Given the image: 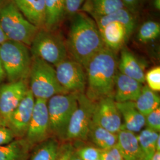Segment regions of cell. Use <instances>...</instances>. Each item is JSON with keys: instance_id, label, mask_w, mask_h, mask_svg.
<instances>
[{"instance_id": "cell-28", "label": "cell", "mask_w": 160, "mask_h": 160, "mask_svg": "<svg viewBox=\"0 0 160 160\" xmlns=\"http://www.w3.org/2000/svg\"><path fill=\"white\" fill-rule=\"evenodd\" d=\"M75 152L82 160L100 159L102 149L94 145H80L74 146Z\"/></svg>"}, {"instance_id": "cell-31", "label": "cell", "mask_w": 160, "mask_h": 160, "mask_svg": "<svg viewBox=\"0 0 160 160\" xmlns=\"http://www.w3.org/2000/svg\"><path fill=\"white\" fill-rule=\"evenodd\" d=\"M100 158L101 160H124L117 145L109 148L102 149Z\"/></svg>"}, {"instance_id": "cell-17", "label": "cell", "mask_w": 160, "mask_h": 160, "mask_svg": "<svg viewBox=\"0 0 160 160\" xmlns=\"http://www.w3.org/2000/svg\"><path fill=\"white\" fill-rule=\"evenodd\" d=\"M116 106L123 120L122 129L135 133L142 130L145 125V116L139 112L134 102L116 103Z\"/></svg>"}, {"instance_id": "cell-8", "label": "cell", "mask_w": 160, "mask_h": 160, "mask_svg": "<svg viewBox=\"0 0 160 160\" xmlns=\"http://www.w3.org/2000/svg\"><path fill=\"white\" fill-rule=\"evenodd\" d=\"M80 93H65L57 94L47 101L52 137L61 142L64 138L69 121L78 105Z\"/></svg>"}, {"instance_id": "cell-11", "label": "cell", "mask_w": 160, "mask_h": 160, "mask_svg": "<svg viewBox=\"0 0 160 160\" xmlns=\"http://www.w3.org/2000/svg\"><path fill=\"white\" fill-rule=\"evenodd\" d=\"M47 101L36 99L34 109L24 139L32 149L52 137Z\"/></svg>"}, {"instance_id": "cell-3", "label": "cell", "mask_w": 160, "mask_h": 160, "mask_svg": "<svg viewBox=\"0 0 160 160\" xmlns=\"http://www.w3.org/2000/svg\"><path fill=\"white\" fill-rule=\"evenodd\" d=\"M134 16L124 7L109 15L94 18L105 46L114 52L123 47L136 28Z\"/></svg>"}, {"instance_id": "cell-32", "label": "cell", "mask_w": 160, "mask_h": 160, "mask_svg": "<svg viewBox=\"0 0 160 160\" xmlns=\"http://www.w3.org/2000/svg\"><path fill=\"white\" fill-rule=\"evenodd\" d=\"M74 151V148L72 143L69 141H64L61 144L56 160H71Z\"/></svg>"}, {"instance_id": "cell-30", "label": "cell", "mask_w": 160, "mask_h": 160, "mask_svg": "<svg viewBox=\"0 0 160 160\" xmlns=\"http://www.w3.org/2000/svg\"><path fill=\"white\" fill-rule=\"evenodd\" d=\"M146 128L157 132L160 131V108L153 110L145 116Z\"/></svg>"}, {"instance_id": "cell-14", "label": "cell", "mask_w": 160, "mask_h": 160, "mask_svg": "<svg viewBox=\"0 0 160 160\" xmlns=\"http://www.w3.org/2000/svg\"><path fill=\"white\" fill-rule=\"evenodd\" d=\"M35 98L28 90L22 102L10 115L7 127L10 129L15 138H24L31 120Z\"/></svg>"}, {"instance_id": "cell-6", "label": "cell", "mask_w": 160, "mask_h": 160, "mask_svg": "<svg viewBox=\"0 0 160 160\" xmlns=\"http://www.w3.org/2000/svg\"><path fill=\"white\" fill-rule=\"evenodd\" d=\"M28 82L35 99L48 100L55 95L67 93L58 81L55 67L39 58H32Z\"/></svg>"}, {"instance_id": "cell-41", "label": "cell", "mask_w": 160, "mask_h": 160, "mask_svg": "<svg viewBox=\"0 0 160 160\" xmlns=\"http://www.w3.org/2000/svg\"><path fill=\"white\" fill-rule=\"evenodd\" d=\"M71 160H82L80 157L77 155V154L74 151V153L72 155L71 158Z\"/></svg>"}, {"instance_id": "cell-21", "label": "cell", "mask_w": 160, "mask_h": 160, "mask_svg": "<svg viewBox=\"0 0 160 160\" xmlns=\"http://www.w3.org/2000/svg\"><path fill=\"white\" fill-rule=\"evenodd\" d=\"M45 22L44 29L56 31L67 16L65 0H45Z\"/></svg>"}, {"instance_id": "cell-23", "label": "cell", "mask_w": 160, "mask_h": 160, "mask_svg": "<svg viewBox=\"0 0 160 160\" xmlns=\"http://www.w3.org/2000/svg\"><path fill=\"white\" fill-rule=\"evenodd\" d=\"M61 144L57 138L51 137L33 147L28 160H56Z\"/></svg>"}, {"instance_id": "cell-9", "label": "cell", "mask_w": 160, "mask_h": 160, "mask_svg": "<svg viewBox=\"0 0 160 160\" xmlns=\"http://www.w3.org/2000/svg\"><path fill=\"white\" fill-rule=\"evenodd\" d=\"M95 105L96 102L87 98L84 93L79 94L78 105L69 121L64 141L88 139Z\"/></svg>"}, {"instance_id": "cell-33", "label": "cell", "mask_w": 160, "mask_h": 160, "mask_svg": "<svg viewBox=\"0 0 160 160\" xmlns=\"http://www.w3.org/2000/svg\"><path fill=\"white\" fill-rule=\"evenodd\" d=\"M65 1L67 15L72 17L80 12L85 0H65Z\"/></svg>"}, {"instance_id": "cell-7", "label": "cell", "mask_w": 160, "mask_h": 160, "mask_svg": "<svg viewBox=\"0 0 160 160\" xmlns=\"http://www.w3.org/2000/svg\"><path fill=\"white\" fill-rule=\"evenodd\" d=\"M56 31L39 29L29 47L32 58H39L53 67L68 55L66 42Z\"/></svg>"}, {"instance_id": "cell-2", "label": "cell", "mask_w": 160, "mask_h": 160, "mask_svg": "<svg viewBox=\"0 0 160 160\" xmlns=\"http://www.w3.org/2000/svg\"><path fill=\"white\" fill-rule=\"evenodd\" d=\"M118 64L115 52L106 46L92 58L85 68L84 94L87 98L94 102L106 97L113 98Z\"/></svg>"}, {"instance_id": "cell-16", "label": "cell", "mask_w": 160, "mask_h": 160, "mask_svg": "<svg viewBox=\"0 0 160 160\" xmlns=\"http://www.w3.org/2000/svg\"><path fill=\"white\" fill-rule=\"evenodd\" d=\"M29 22L38 29L44 28L45 22V0H12Z\"/></svg>"}, {"instance_id": "cell-37", "label": "cell", "mask_w": 160, "mask_h": 160, "mask_svg": "<svg viewBox=\"0 0 160 160\" xmlns=\"http://www.w3.org/2000/svg\"><path fill=\"white\" fill-rule=\"evenodd\" d=\"M7 40V39L6 38L5 34H4L3 31L1 29V27L0 25V45H1L2 43H4Z\"/></svg>"}, {"instance_id": "cell-42", "label": "cell", "mask_w": 160, "mask_h": 160, "mask_svg": "<svg viewBox=\"0 0 160 160\" xmlns=\"http://www.w3.org/2000/svg\"><path fill=\"white\" fill-rule=\"evenodd\" d=\"M100 160V159H98V160Z\"/></svg>"}, {"instance_id": "cell-24", "label": "cell", "mask_w": 160, "mask_h": 160, "mask_svg": "<svg viewBox=\"0 0 160 160\" xmlns=\"http://www.w3.org/2000/svg\"><path fill=\"white\" fill-rule=\"evenodd\" d=\"M88 139L98 148L106 149L117 145L118 133L109 131L92 122L88 132Z\"/></svg>"}, {"instance_id": "cell-40", "label": "cell", "mask_w": 160, "mask_h": 160, "mask_svg": "<svg viewBox=\"0 0 160 160\" xmlns=\"http://www.w3.org/2000/svg\"><path fill=\"white\" fill-rule=\"evenodd\" d=\"M155 150L156 151H160V136L158 137L155 143Z\"/></svg>"}, {"instance_id": "cell-10", "label": "cell", "mask_w": 160, "mask_h": 160, "mask_svg": "<svg viewBox=\"0 0 160 160\" xmlns=\"http://www.w3.org/2000/svg\"><path fill=\"white\" fill-rule=\"evenodd\" d=\"M55 67L58 81L67 93H84L87 85L86 70L71 58H67Z\"/></svg>"}, {"instance_id": "cell-12", "label": "cell", "mask_w": 160, "mask_h": 160, "mask_svg": "<svg viewBox=\"0 0 160 160\" xmlns=\"http://www.w3.org/2000/svg\"><path fill=\"white\" fill-rule=\"evenodd\" d=\"M29 90L28 81L4 82L0 86V125L6 126L13 111Z\"/></svg>"}, {"instance_id": "cell-22", "label": "cell", "mask_w": 160, "mask_h": 160, "mask_svg": "<svg viewBox=\"0 0 160 160\" xmlns=\"http://www.w3.org/2000/svg\"><path fill=\"white\" fill-rule=\"evenodd\" d=\"M31 150L24 138H16L0 146V160H28Z\"/></svg>"}, {"instance_id": "cell-1", "label": "cell", "mask_w": 160, "mask_h": 160, "mask_svg": "<svg viewBox=\"0 0 160 160\" xmlns=\"http://www.w3.org/2000/svg\"><path fill=\"white\" fill-rule=\"evenodd\" d=\"M71 17L65 41L68 54L85 69L92 58L106 46L92 18L81 12Z\"/></svg>"}, {"instance_id": "cell-20", "label": "cell", "mask_w": 160, "mask_h": 160, "mask_svg": "<svg viewBox=\"0 0 160 160\" xmlns=\"http://www.w3.org/2000/svg\"><path fill=\"white\" fill-rule=\"evenodd\" d=\"M123 8L122 0H85L80 12L94 19L109 15Z\"/></svg>"}, {"instance_id": "cell-15", "label": "cell", "mask_w": 160, "mask_h": 160, "mask_svg": "<svg viewBox=\"0 0 160 160\" xmlns=\"http://www.w3.org/2000/svg\"><path fill=\"white\" fill-rule=\"evenodd\" d=\"M143 84L125 75L118 72L115 81L113 99L116 103L135 102Z\"/></svg>"}, {"instance_id": "cell-35", "label": "cell", "mask_w": 160, "mask_h": 160, "mask_svg": "<svg viewBox=\"0 0 160 160\" xmlns=\"http://www.w3.org/2000/svg\"><path fill=\"white\" fill-rule=\"evenodd\" d=\"M16 139L10 129L0 125V146L10 143Z\"/></svg>"}, {"instance_id": "cell-5", "label": "cell", "mask_w": 160, "mask_h": 160, "mask_svg": "<svg viewBox=\"0 0 160 160\" xmlns=\"http://www.w3.org/2000/svg\"><path fill=\"white\" fill-rule=\"evenodd\" d=\"M0 58L7 82L28 81L32 62L29 46L7 40L0 45Z\"/></svg>"}, {"instance_id": "cell-38", "label": "cell", "mask_w": 160, "mask_h": 160, "mask_svg": "<svg viewBox=\"0 0 160 160\" xmlns=\"http://www.w3.org/2000/svg\"><path fill=\"white\" fill-rule=\"evenodd\" d=\"M149 160H160V151H155Z\"/></svg>"}, {"instance_id": "cell-36", "label": "cell", "mask_w": 160, "mask_h": 160, "mask_svg": "<svg viewBox=\"0 0 160 160\" xmlns=\"http://www.w3.org/2000/svg\"><path fill=\"white\" fill-rule=\"evenodd\" d=\"M6 80V76L4 69L2 66V63L1 60L0 58V86L4 83L5 81Z\"/></svg>"}, {"instance_id": "cell-34", "label": "cell", "mask_w": 160, "mask_h": 160, "mask_svg": "<svg viewBox=\"0 0 160 160\" xmlns=\"http://www.w3.org/2000/svg\"><path fill=\"white\" fill-rule=\"evenodd\" d=\"M124 7L133 14H137L142 6L143 0H122Z\"/></svg>"}, {"instance_id": "cell-26", "label": "cell", "mask_w": 160, "mask_h": 160, "mask_svg": "<svg viewBox=\"0 0 160 160\" xmlns=\"http://www.w3.org/2000/svg\"><path fill=\"white\" fill-rule=\"evenodd\" d=\"M160 136L158 132L145 128L137 135L138 141L142 153V160H149L154 154L155 143Z\"/></svg>"}, {"instance_id": "cell-25", "label": "cell", "mask_w": 160, "mask_h": 160, "mask_svg": "<svg viewBox=\"0 0 160 160\" xmlns=\"http://www.w3.org/2000/svg\"><path fill=\"white\" fill-rule=\"evenodd\" d=\"M134 102L139 112L145 116L160 108V98L156 92L151 90L148 86H143L139 97Z\"/></svg>"}, {"instance_id": "cell-19", "label": "cell", "mask_w": 160, "mask_h": 160, "mask_svg": "<svg viewBox=\"0 0 160 160\" xmlns=\"http://www.w3.org/2000/svg\"><path fill=\"white\" fill-rule=\"evenodd\" d=\"M117 145L123 160H142V153L135 133L121 129L118 133Z\"/></svg>"}, {"instance_id": "cell-4", "label": "cell", "mask_w": 160, "mask_h": 160, "mask_svg": "<svg viewBox=\"0 0 160 160\" xmlns=\"http://www.w3.org/2000/svg\"><path fill=\"white\" fill-rule=\"evenodd\" d=\"M0 25L7 40L29 47L39 29L24 17L12 0H0Z\"/></svg>"}, {"instance_id": "cell-27", "label": "cell", "mask_w": 160, "mask_h": 160, "mask_svg": "<svg viewBox=\"0 0 160 160\" xmlns=\"http://www.w3.org/2000/svg\"><path fill=\"white\" fill-rule=\"evenodd\" d=\"M160 35V23L154 20H148L142 23L139 28L137 39L140 42L147 43L157 39Z\"/></svg>"}, {"instance_id": "cell-39", "label": "cell", "mask_w": 160, "mask_h": 160, "mask_svg": "<svg viewBox=\"0 0 160 160\" xmlns=\"http://www.w3.org/2000/svg\"><path fill=\"white\" fill-rule=\"evenodd\" d=\"M152 5L157 10H160V0H152Z\"/></svg>"}, {"instance_id": "cell-18", "label": "cell", "mask_w": 160, "mask_h": 160, "mask_svg": "<svg viewBox=\"0 0 160 160\" xmlns=\"http://www.w3.org/2000/svg\"><path fill=\"white\" fill-rule=\"evenodd\" d=\"M118 71L123 74L137 80L140 83L145 82V71L142 64L131 52L123 47L118 64Z\"/></svg>"}, {"instance_id": "cell-13", "label": "cell", "mask_w": 160, "mask_h": 160, "mask_svg": "<svg viewBox=\"0 0 160 160\" xmlns=\"http://www.w3.org/2000/svg\"><path fill=\"white\" fill-rule=\"evenodd\" d=\"M92 122L115 133L120 131L122 119L113 98L106 97L96 102Z\"/></svg>"}, {"instance_id": "cell-29", "label": "cell", "mask_w": 160, "mask_h": 160, "mask_svg": "<svg viewBox=\"0 0 160 160\" xmlns=\"http://www.w3.org/2000/svg\"><path fill=\"white\" fill-rule=\"evenodd\" d=\"M145 82L149 88L155 92L160 91V68L156 67L151 69L145 74Z\"/></svg>"}]
</instances>
